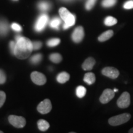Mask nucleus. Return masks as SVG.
Instances as JSON below:
<instances>
[{
    "mask_svg": "<svg viewBox=\"0 0 133 133\" xmlns=\"http://www.w3.org/2000/svg\"><path fill=\"white\" fill-rule=\"evenodd\" d=\"M96 1H97V0H87L85 5L86 9L88 10V11L92 9L96 4Z\"/></svg>",
    "mask_w": 133,
    "mask_h": 133,
    "instance_id": "26",
    "label": "nucleus"
},
{
    "mask_svg": "<svg viewBox=\"0 0 133 133\" xmlns=\"http://www.w3.org/2000/svg\"><path fill=\"white\" fill-rule=\"evenodd\" d=\"M102 74L105 76L112 79H116L119 76V72L118 70L112 66H107L104 68L102 70Z\"/></svg>",
    "mask_w": 133,
    "mask_h": 133,
    "instance_id": "10",
    "label": "nucleus"
},
{
    "mask_svg": "<svg viewBox=\"0 0 133 133\" xmlns=\"http://www.w3.org/2000/svg\"><path fill=\"white\" fill-rule=\"evenodd\" d=\"M84 81L89 85L94 84L96 81V76L93 73L89 72L84 75Z\"/></svg>",
    "mask_w": 133,
    "mask_h": 133,
    "instance_id": "14",
    "label": "nucleus"
},
{
    "mask_svg": "<svg viewBox=\"0 0 133 133\" xmlns=\"http://www.w3.org/2000/svg\"><path fill=\"white\" fill-rule=\"evenodd\" d=\"M8 24L6 21L0 20V35H6L8 32Z\"/></svg>",
    "mask_w": 133,
    "mask_h": 133,
    "instance_id": "15",
    "label": "nucleus"
},
{
    "mask_svg": "<svg viewBox=\"0 0 133 133\" xmlns=\"http://www.w3.org/2000/svg\"><path fill=\"white\" fill-rule=\"evenodd\" d=\"M117 2V0H103L102 6L104 8H110L114 6Z\"/></svg>",
    "mask_w": 133,
    "mask_h": 133,
    "instance_id": "23",
    "label": "nucleus"
},
{
    "mask_svg": "<svg viewBox=\"0 0 133 133\" xmlns=\"http://www.w3.org/2000/svg\"><path fill=\"white\" fill-rule=\"evenodd\" d=\"M61 23V19L59 17H54L51 20V22H50V26L52 29H59V25Z\"/></svg>",
    "mask_w": 133,
    "mask_h": 133,
    "instance_id": "20",
    "label": "nucleus"
},
{
    "mask_svg": "<svg viewBox=\"0 0 133 133\" xmlns=\"http://www.w3.org/2000/svg\"><path fill=\"white\" fill-rule=\"evenodd\" d=\"M123 8L126 9H133V0H129L123 4Z\"/></svg>",
    "mask_w": 133,
    "mask_h": 133,
    "instance_id": "27",
    "label": "nucleus"
},
{
    "mask_svg": "<svg viewBox=\"0 0 133 133\" xmlns=\"http://www.w3.org/2000/svg\"><path fill=\"white\" fill-rule=\"evenodd\" d=\"M117 105L121 109L128 107L131 103L130 94L128 92H124L120 96L117 101Z\"/></svg>",
    "mask_w": 133,
    "mask_h": 133,
    "instance_id": "5",
    "label": "nucleus"
},
{
    "mask_svg": "<svg viewBox=\"0 0 133 133\" xmlns=\"http://www.w3.org/2000/svg\"><path fill=\"white\" fill-rule=\"evenodd\" d=\"M113 35H114V31H113V30H107L102 33L98 37V40L100 42H104V41H107L108 39H109L110 38H111Z\"/></svg>",
    "mask_w": 133,
    "mask_h": 133,
    "instance_id": "13",
    "label": "nucleus"
},
{
    "mask_svg": "<svg viewBox=\"0 0 133 133\" xmlns=\"http://www.w3.org/2000/svg\"><path fill=\"white\" fill-rule=\"evenodd\" d=\"M129 133H133V128H132L129 129Z\"/></svg>",
    "mask_w": 133,
    "mask_h": 133,
    "instance_id": "33",
    "label": "nucleus"
},
{
    "mask_svg": "<svg viewBox=\"0 0 133 133\" xmlns=\"http://www.w3.org/2000/svg\"><path fill=\"white\" fill-rule=\"evenodd\" d=\"M52 109V105L49 99H44L39 103L37 107V110L41 114H46Z\"/></svg>",
    "mask_w": 133,
    "mask_h": 133,
    "instance_id": "7",
    "label": "nucleus"
},
{
    "mask_svg": "<svg viewBox=\"0 0 133 133\" xmlns=\"http://www.w3.org/2000/svg\"><path fill=\"white\" fill-rule=\"evenodd\" d=\"M11 28H12V30L16 31H22V27L19 25V24H16V23H13V24L11 25Z\"/></svg>",
    "mask_w": 133,
    "mask_h": 133,
    "instance_id": "30",
    "label": "nucleus"
},
{
    "mask_svg": "<svg viewBox=\"0 0 133 133\" xmlns=\"http://www.w3.org/2000/svg\"><path fill=\"white\" fill-rule=\"evenodd\" d=\"M84 36V29H83V26H79L74 30L72 35H71V38L75 43H78L83 40Z\"/></svg>",
    "mask_w": 133,
    "mask_h": 133,
    "instance_id": "9",
    "label": "nucleus"
},
{
    "mask_svg": "<svg viewBox=\"0 0 133 133\" xmlns=\"http://www.w3.org/2000/svg\"><path fill=\"white\" fill-rule=\"evenodd\" d=\"M6 101V94L3 91H0V107H1Z\"/></svg>",
    "mask_w": 133,
    "mask_h": 133,
    "instance_id": "28",
    "label": "nucleus"
},
{
    "mask_svg": "<svg viewBox=\"0 0 133 133\" xmlns=\"http://www.w3.org/2000/svg\"><path fill=\"white\" fill-rule=\"evenodd\" d=\"M0 133H3V131H0Z\"/></svg>",
    "mask_w": 133,
    "mask_h": 133,
    "instance_id": "36",
    "label": "nucleus"
},
{
    "mask_svg": "<svg viewBox=\"0 0 133 133\" xmlns=\"http://www.w3.org/2000/svg\"><path fill=\"white\" fill-rule=\"evenodd\" d=\"M60 42H61V40L59 38H52L48 41L47 45L49 47H54V46H57Z\"/></svg>",
    "mask_w": 133,
    "mask_h": 133,
    "instance_id": "25",
    "label": "nucleus"
},
{
    "mask_svg": "<svg viewBox=\"0 0 133 133\" xmlns=\"http://www.w3.org/2000/svg\"><path fill=\"white\" fill-rule=\"evenodd\" d=\"M6 79V75L4 73V71H0V84H3L5 83Z\"/></svg>",
    "mask_w": 133,
    "mask_h": 133,
    "instance_id": "31",
    "label": "nucleus"
},
{
    "mask_svg": "<svg viewBox=\"0 0 133 133\" xmlns=\"http://www.w3.org/2000/svg\"><path fill=\"white\" fill-rule=\"evenodd\" d=\"M86 89L84 86H79L77 87L76 90V96L79 98H82L86 95Z\"/></svg>",
    "mask_w": 133,
    "mask_h": 133,
    "instance_id": "21",
    "label": "nucleus"
},
{
    "mask_svg": "<svg viewBox=\"0 0 133 133\" xmlns=\"http://www.w3.org/2000/svg\"><path fill=\"white\" fill-rule=\"evenodd\" d=\"M63 1H72V0H63Z\"/></svg>",
    "mask_w": 133,
    "mask_h": 133,
    "instance_id": "35",
    "label": "nucleus"
},
{
    "mask_svg": "<svg viewBox=\"0 0 133 133\" xmlns=\"http://www.w3.org/2000/svg\"><path fill=\"white\" fill-rule=\"evenodd\" d=\"M114 96L115 92L114 90L110 89H106L100 97V102L104 104H107L114 97Z\"/></svg>",
    "mask_w": 133,
    "mask_h": 133,
    "instance_id": "11",
    "label": "nucleus"
},
{
    "mask_svg": "<svg viewBox=\"0 0 133 133\" xmlns=\"http://www.w3.org/2000/svg\"><path fill=\"white\" fill-rule=\"evenodd\" d=\"M117 23V20L114 17L112 16H108L105 19L104 24L105 25L110 26L115 25Z\"/></svg>",
    "mask_w": 133,
    "mask_h": 133,
    "instance_id": "19",
    "label": "nucleus"
},
{
    "mask_svg": "<svg viewBox=\"0 0 133 133\" xmlns=\"http://www.w3.org/2000/svg\"><path fill=\"white\" fill-rule=\"evenodd\" d=\"M96 64V61L94 58L89 57L85 60L82 65V68L84 70H91Z\"/></svg>",
    "mask_w": 133,
    "mask_h": 133,
    "instance_id": "12",
    "label": "nucleus"
},
{
    "mask_svg": "<svg viewBox=\"0 0 133 133\" xmlns=\"http://www.w3.org/2000/svg\"><path fill=\"white\" fill-rule=\"evenodd\" d=\"M42 59V55L41 54H37L33 56L30 59V62L33 64H37Z\"/></svg>",
    "mask_w": 133,
    "mask_h": 133,
    "instance_id": "24",
    "label": "nucleus"
},
{
    "mask_svg": "<svg viewBox=\"0 0 133 133\" xmlns=\"http://www.w3.org/2000/svg\"><path fill=\"white\" fill-rule=\"evenodd\" d=\"M33 49L34 50L39 49L42 46V43L41 41H35L33 42Z\"/></svg>",
    "mask_w": 133,
    "mask_h": 133,
    "instance_id": "29",
    "label": "nucleus"
},
{
    "mask_svg": "<svg viewBox=\"0 0 133 133\" xmlns=\"http://www.w3.org/2000/svg\"><path fill=\"white\" fill-rule=\"evenodd\" d=\"M70 79V75L65 71L60 73L57 76V80L60 83H65Z\"/></svg>",
    "mask_w": 133,
    "mask_h": 133,
    "instance_id": "16",
    "label": "nucleus"
},
{
    "mask_svg": "<svg viewBox=\"0 0 133 133\" xmlns=\"http://www.w3.org/2000/svg\"><path fill=\"white\" fill-rule=\"evenodd\" d=\"M14 54L18 59H25L30 55L33 51V43L24 36H17Z\"/></svg>",
    "mask_w": 133,
    "mask_h": 133,
    "instance_id": "1",
    "label": "nucleus"
},
{
    "mask_svg": "<svg viewBox=\"0 0 133 133\" xmlns=\"http://www.w3.org/2000/svg\"><path fill=\"white\" fill-rule=\"evenodd\" d=\"M59 12L61 19L64 21V24L63 25L64 29H67L74 25L75 23V17L74 14L70 12L69 10L65 8H61Z\"/></svg>",
    "mask_w": 133,
    "mask_h": 133,
    "instance_id": "2",
    "label": "nucleus"
},
{
    "mask_svg": "<svg viewBox=\"0 0 133 133\" xmlns=\"http://www.w3.org/2000/svg\"><path fill=\"white\" fill-rule=\"evenodd\" d=\"M38 127L40 131H45L48 130V129L49 128V124L47 121L44 119H39L38 121Z\"/></svg>",
    "mask_w": 133,
    "mask_h": 133,
    "instance_id": "18",
    "label": "nucleus"
},
{
    "mask_svg": "<svg viewBox=\"0 0 133 133\" xmlns=\"http://www.w3.org/2000/svg\"><path fill=\"white\" fill-rule=\"evenodd\" d=\"M131 118V115L129 114H122L110 118L109 119V123L111 126H119L128 122Z\"/></svg>",
    "mask_w": 133,
    "mask_h": 133,
    "instance_id": "3",
    "label": "nucleus"
},
{
    "mask_svg": "<svg viewBox=\"0 0 133 133\" xmlns=\"http://www.w3.org/2000/svg\"><path fill=\"white\" fill-rule=\"evenodd\" d=\"M48 16L46 14H41L40 16L38 17L36 21L35 25V29L36 31L40 32V31H43L47 25L48 22Z\"/></svg>",
    "mask_w": 133,
    "mask_h": 133,
    "instance_id": "6",
    "label": "nucleus"
},
{
    "mask_svg": "<svg viewBox=\"0 0 133 133\" xmlns=\"http://www.w3.org/2000/svg\"><path fill=\"white\" fill-rule=\"evenodd\" d=\"M49 59L52 62L59 63L62 60V57L61 54H58V53H54V54L50 55Z\"/></svg>",
    "mask_w": 133,
    "mask_h": 133,
    "instance_id": "22",
    "label": "nucleus"
},
{
    "mask_svg": "<svg viewBox=\"0 0 133 133\" xmlns=\"http://www.w3.org/2000/svg\"><path fill=\"white\" fill-rule=\"evenodd\" d=\"M114 92H117V91H118V89H114Z\"/></svg>",
    "mask_w": 133,
    "mask_h": 133,
    "instance_id": "34",
    "label": "nucleus"
},
{
    "mask_svg": "<svg viewBox=\"0 0 133 133\" xmlns=\"http://www.w3.org/2000/svg\"><path fill=\"white\" fill-rule=\"evenodd\" d=\"M31 80L37 85H43L46 82V78L43 74L38 71H33L31 74Z\"/></svg>",
    "mask_w": 133,
    "mask_h": 133,
    "instance_id": "8",
    "label": "nucleus"
},
{
    "mask_svg": "<svg viewBox=\"0 0 133 133\" xmlns=\"http://www.w3.org/2000/svg\"><path fill=\"white\" fill-rule=\"evenodd\" d=\"M9 46H10V49H11V52L13 54H14V51L15 49V46H16V43L14 41H11L9 43Z\"/></svg>",
    "mask_w": 133,
    "mask_h": 133,
    "instance_id": "32",
    "label": "nucleus"
},
{
    "mask_svg": "<svg viewBox=\"0 0 133 133\" xmlns=\"http://www.w3.org/2000/svg\"><path fill=\"white\" fill-rule=\"evenodd\" d=\"M51 7V5L50 4L49 2L46 1H40L38 4V8L39 10H41V11H48L50 8Z\"/></svg>",
    "mask_w": 133,
    "mask_h": 133,
    "instance_id": "17",
    "label": "nucleus"
},
{
    "mask_svg": "<svg viewBox=\"0 0 133 133\" xmlns=\"http://www.w3.org/2000/svg\"><path fill=\"white\" fill-rule=\"evenodd\" d=\"M9 123L14 126V127L18 128H24L26 124V120L22 116L17 115H10L8 118Z\"/></svg>",
    "mask_w": 133,
    "mask_h": 133,
    "instance_id": "4",
    "label": "nucleus"
}]
</instances>
